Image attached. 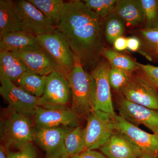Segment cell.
<instances>
[{
	"instance_id": "obj_1",
	"label": "cell",
	"mask_w": 158,
	"mask_h": 158,
	"mask_svg": "<svg viewBox=\"0 0 158 158\" xmlns=\"http://www.w3.org/2000/svg\"><path fill=\"white\" fill-rule=\"evenodd\" d=\"M56 29L84 69L90 72L101 62L106 48L103 19L81 1L65 2Z\"/></svg>"
},
{
	"instance_id": "obj_2",
	"label": "cell",
	"mask_w": 158,
	"mask_h": 158,
	"mask_svg": "<svg viewBox=\"0 0 158 158\" xmlns=\"http://www.w3.org/2000/svg\"><path fill=\"white\" fill-rule=\"evenodd\" d=\"M71 92V109L78 116L88 115L94 111L96 84L91 74L82 66L75 56L73 69L65 76Z\"/></svg>"
},
{
	"instance_id": "obj_3",
	"label": "cell",
	"mask_w": 158,
	"mask_h": 158,
	"mask_svg": "<svg viewBox=\"0 0 158 158\" xmlns=\"http://www.w3.org/2000/svg\"><path fill=\"white\" fill-rule=\"evenodd\" d=\"M7 117L1 124V137L8 150H19L33 141L34 125L32 118L8 110Z\"/></svg>"
},
{
	"instance_id": "obj_4",
	"label": "cell",
	"mask_w": 158,
	"mask_h": 158,
	"mask_svg": "<svg viewBox=\"0 0 158 158\" xmlns=\"http://www.w3.org/2000/svg\"><path fill=\"white\" fill-rule=\"evenodd\" d=\"M36 37L43 49L56 64L58 72L65 77L73 69L75 55L65 37L57 29Z\"/></svg>"
},
{
	"instance_id": "obj_5",
	"label": "cell",
	"mask_w": 158,
	"mask_h": 158,
	"mask_svg": "<svg viewBox=\"0 0 158 158\" xmlns=\"http://www.w3.org/2000/svg\"><path fill=\"white\" fill-rule=\"evenodd\" d=\"M113 118L100 111H93L88 114L85 128L84 151L99 149L107 142L115 131Z\"/></svg>"
},
{
	"instance_id": "obj_6",
	"label": "cell",
	"mask_w": 158,
	"mask_h": 158,
	"mask_svg": "<svg viewBox=\"0 0 158 158\" xmlns=\"http://www.w3.org/2000/svg\"><path fill=\"white\" fill-rule=\"evenodd\" d=\"M113 127L122 133L139 148L144 158H158V135L149 134L119 116L113 117Z\"/></svg>"
},
{
	"instance_id": "obj_7",
	"label": "cell",
	"mask_w": 158,
	"mask_h": 158,
	"mask_svg": "<svg viewBox=\"0 0 158 158\" xmlns=\"http://www.w3.org/2000/svg\"><path fill=\"white\" fill-rule=\"evenodd\" d=\"M132 74L127 85L120 91L127 100L158 110V93L141 70Z\"/></svg>"
},
{
	"instance_id": "obj_8",
	"label": "cell",
	"mask_w": 158,
	"mask_h": 158,
	"mask_svg": "<svg viewBox=\"0 0 158 158\" xmlns=\"http://www.w3.org/2000/svg\"><path fill=\"white\" fill-rule=\"evenodd\" d=\"M1 83L0 94L9 104V110L34 118L36 109L40 106V97L29 94L9 80H3Z\"/></svg>"
},
{
	"instance_id": "obj_9",
	"label": "cell",
	"mask_w": 158,
	"mask_h": 158,
	"mask_svg": "<svg viewBox=\"0 0 158 158\" xmlns=\"http://www.w3.org/2000/svg\"><path fill=\"white\" fill-rule=\"evenodd\" d=\"M73 128H43L34 125L33 141L45 153V158H67L64 143L65 135Z\"/></svg>"
},
{
	"instance_id": "obj_10",
	"label": "cell",
	"mask_w": 158,
	"mask_h": 158,
	"mask_svg": "<svg viewBox=\"0 0 158 158\" xmlns=\"http://www.w3.org/2000/svg\"><path fill=\"white\" fill-rule=\"evenodd\" d=\"M79 117L65 106H38L34 116V125L43 128H74L79 126Z\"/></svg>"
},
{
	"instance_id": "obj_11",
	"label": "cell",
	"mask_w": 158,
	"mask_h": 158,
	"mask_svg": "<svg viewBox=\"0 0 158 158\" xmlns=\"http://www.w3.org/2000/svg\"><path fill=\"white\" fill-rule=\"evenodd\" d=\"M14 2L21 20L23 31L37 37L56 29L50 20L28 1Z\"/></svg>"
},
{
	"instance_id": "obj_12",
	"label": "cell",
	"mask_w": 158,
	"mask_h": 158,
	"mask_svg": "<svg viewBox=\"0 0 158 158\" xmlns=\"http://www.w3.org/2000/svg\"><path fill=\"white\" fill-rule=\"evenodd\" d=\"M110 68L111 66L107 61H101L97 66L90 72V74L96 84L94 111H102L114 117L116 114L113 106L109 80Z\"/></svg>"
},
{
	"instance_id": "obj_13",
	"label": "cell",
	"mask_w": 158,
	"mask_h": 158,
	"mask_svg": "<svg viewBox=\"0 0 158 158\" xmlns=\"http://www.w3.org/2000/svg\"><path fill=\"white\" fill-rule=\"evenodd\" d=\"M119 115L136 126L142 124L158 135V110L134 103L123 98L118 102Z\"/></svg>"
},
{
	"instance_id": "obj_14",
	"label": "cell",
	"mask_w": 158,
	"mask_h": 158,
	"mask_svg": "<svg viewBox=\"0 0 158 158\" xmlns=\"http://www.w3.org/2000/svg\"><path fill=\"white\" fill-rule=\"evenodd\" d=\"M71 94L65 77L54 71L47 76L44 93L40 97V106H65Z\"/></svg>"
},
{
	"instance_id": "obj_15",
	"label": "cell",
	"mask_w": 158,
	"mask_h": 158,
	"mask_svg": "<svg viewBox=\"0 0 158 158\" xmlns=\"http://www.w3.org/2000/svg\"><path fill=\"white\" fill-rule=\"evenodd\" d=\"M11 52L25 64L27 73L48 76L54 71H59L56 64L43 48Z\"/></svg>"
},
{
	"instance_id": "obj_16",
	"label": "cell",
	"mask_w": 158,
	"mask_h": 158,
	"mask_svg": "<svg viewBox=\"0 0 158 158\" xmlns=\"http://www.w3.org/2000/svg\"><path fill=\"white\" fill-rule=\"evenodd\" d=\"M108 158L142 157V153L122 133L115 131L107 142L99 149Z\"/></svg>"
},
{
	"instance_id": "obj_17",
	"label": "cell",
	"mask_w": 158,
	"mask_h": 158,
	"mask_svg": "<svg viewBox=\"0 0 158 158\" xmlns=\"http://www.w3.org/2000/svg\"><path fill=\"white\" fill-rule=\"evenodd\" d=\"M41 48L36 36L23 31L8 33L0 38V51L21 52Z\"/></svg>"
},
{
	"instance_id": "obj_18",
	"label": "cell",
	"mask_w": 158,
	"mask_h": 158,
	"mask_svg": "<svg viewBox=\"0 0 158 158\" xmlns=\"http://www.w3.org/2000/svg\"><path fill=\"white\" fill-rule=\"evenodd\" d=\"M113 13L127 25L144 26V12L140 0H118Z\"/></svg>"
},
{
	"instance_id": "obj_19",
	"label": "cell",
	"mask_w": 158,
	"mask_h": 158,
	"mask_svg": "<svg viewBox=\"0 0 158 158\" xmlns=\"http://www.w3.org/2000/svg\"><path fill=\"white\" fill-rule=\"evenodd\" d=\"M27 71L23 62L11 52L0 51V81L15 83Z\"/></svg>"
},
{
	"instance_id": "obj_20",
	"label": "cell",
	"mask_w": 158,
	"mask_h": 158,
	"mask_svg": "<svg viewBox=\"0 0 158 158\" xmlns=\"http://www.w3.org/2000/svg\"><path fill=\"white\" fill-rule=\"evenodd\" d=\"M21 31V20L14 1L1 0L0 38L8 33Z\"/></svg>"
},
{
	"instance_id": "obj_21",
	"label": "cell",
	"mask_w": 158,
	"mask_h": 158,
	"mask_svg": "<svg viewBox=\"0 0 158 158\" xmlns=\"http://www.w3.org/2000/svg\"><path fill=\"white\" fill-rule=\"evenodd\" d=\"M136 33L141 41L138 52L150 62L158 63V28H142Z\"/></svg>"
},
{
	"instance_id": "obj_22",
	"label": "cell",
	"mask_w": 158,
	"mask_h": 158,
	"mask_svg": "<svg viewBox=\"0 0 158 158\" xmlns=\"http://www.w3.org/2000/svg\"><path fill=\"white\" fill-rule=\"evenodd\" d=\"M47 78V76H46L26 73L15 82V84L29 94L40 98L44 93Z\"/></svg>"
},
{
	"instance_id": "obj_23",
	"label": "cell",
	"mask_w": 158,
	"mask_h": 158,
	"mask_svg": "<svg viewBox=\"0 0 158 158\" xmlns=\"http://www.w3.org/2000/svg\"><path fill=\"white\" fill-rule=\"evenodd\" d=\"M102 57L107 59L110 66L128 72L134 73L140 69L139 63L126 54L122 53L115 50L106 48Z\"/></svg>"
},
{
	"instance_id": "obj_24",
	"label": "cell",
	"mask_w": 158,
	"mask_h": 158,
	"mask_svg": "<svg viewBox=\"0 0 158 158\" xmlns=\"http://www.w3.org/2000/svg\"><path fill=\"white\" fill-rule=\"evenodd\" d=\"M46 16L56 28L61 20L65 3L62 0H27Z\"/></svg>"
},
{
	"instance_id": "obj_25",
	"label": "cell",
	"mask_w": 158,
	"mask_h": 158,
	"mask_svg": "<svg viewBox=\"0 0 158 158\" xmlns=\"http://www.w3.org/2000/svg\"><path fill=\"white\" fill-rule=\"evenodd\" d=\"M85 142V128L79 125L72 129L66 134L64 139L67 157L77 155L84 152Z\"/></svg>"
},
{
	"instance_id": "obj_26",
	"label": "cell",
	"mask_w": 158,
	"mask_h": 158,
	"mask_svg": "<svg viewBox=\"0 0 158 158\" xmlns=\"http://www.w3.org/2000/svg\"><path fill=\"white\" fill-rule=\"evenodd\" d=\"M125 24L113 12L106 19L105 34L107 40L113 44L114 40L122 36L125 30Z\"/></svg>"
},
{
	"instance_id": "obj_27",
	"label": "cell",
	"mask_w": 158,
	"mask_h": 158,
	"mask_svg": "<svg viewBox=\"0 0 158 158\" xmlns=\"http://www.w3.org/2000/svg\"><path fill=\"white\" fill-rule=\"evenodd\" d=\"M145 29L158 28V0H140Z\"/></svg>"
},
{
	"instance_id": "obj_28",
	"label": "cell",
	"mask_w": 158,
	"mask_h": 158,
	"mask_svg": "<svg viewBox=\"0 0 158 158\" xmlns=\"http://www.w3.org/2000/svg\"><path fill=\"white\" fill-rule=\"evenodd\" d=\"M118 0H85L83 2L103 20L113 12Z\"/></svg>"
},
{
	"instance_id": "obj_29",
	"label": "cell",
	"mask_w": 158,
	"mask_h": 158,
	"mask_svg": "<svg viewBox=\"0 0 158 158\" xmlns=\"http://www.w3.org/2000/svg\"><path fill=\"white\" fill-rule=\"evenodd\" d=\"M133 73L111 67L109 73L111 88L115 91H121L128 83Z\"/></svg>"
},
{
	"instance_id": "obj_30",
	"label": "cell",
	"mask_w": 158,
	"mask_h": 158,
	"mask_svg": "<svg viewBox=\"0 0 158 158\" xmlns=\"http://www.w3.org/2000/svg\"><path fill=\"white\" fill-rule=\"evenodd\" d=\"M140 70L158 93V66L139 63Z\"/></svg>"
},
{
	"instance_id": "obj_31",
	"label": "cell",
	"mask_w": 158,
	"mask_h": 158,
	"mask_svg": "<svg viewBox=\"0 0 158 158\" xmlns=\"http://www.w3.org/2000/svg\"><path fill=\"white\" fill-rule=\"evenodd\" d=\"M37 150L32 143L16 152L8 150V158H37Z\"/></svg>"
},
{
	"instance_id": "obj_32",
	"label": "cell",
	"mask_w": 158,
	"mask_h": 158,
	"mask_svg": "<svg viewBox=\"0 0 158 158\" xmlns=\"http://www.w3.org/2000/svg\"><path fill=\"white\" fill-rule=\"evenodd\" d=\"M67 158H108L102 152L96 151L95 150H88L85 151L79 154Z\"/></svg>"
},
{
	"instance_id": "obj_33",
	"label": "cell",
	"mask_w": 158,
	"mask_h": 158,
	"mask_svg": "<svg viewBox=\"0 0 158 158\" xmlns=\"http://www.w3.org/2000/svg\"><path fill=\"white\" fill-rule=\"evenodd\" d=\"M141 47V41L137 36L127 38V49L132 52H138Z\"/></svg>"
},
{
	"instance_id": "obj_34",
	"label": "cell",
	"mask_w": 158,
	"mask_h": 158,
	"mask_svg": "<svg viewBox=\"0 0 158 158\" xmlns=\"http://www.w3.org/2000/svg\"><path fill=\"white\" fill-rule=\"evenodd\" d=\"M114 50L121 52L127 49V38L121 36L116 38L113 43Z\"/></svg>"
},
{
	"instance_id": "obj_35",
	"label": "cell",
	"mask_w": 158,
	"mask_h": 158,
	"mask_svg": "<svg viewBox=\"0 0 158 158\" xmlns=\"http://www.w3.org/2000/svg\"><path fill=\"white\" fill-rule=\"evenodd\" d=\"M0 158H8V150L4 144L0 145Z\"/></svg>"
},
{
	"instance_id": "obj_36",
	"label": "cell",
	"mask_w": 158,
	"mask_h": 158,
	"mask_svg": "<svg viewBox=\"0 0 158 158\" xmlns=\"http://www.w3.org/2000/svg\"><path fill=\"white\" fill-rule=\"evenodd\" d=\"M144 158V157H140V158Z\"/></svg>"
}]
</instances>
